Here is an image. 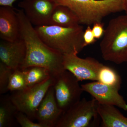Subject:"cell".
<instances>
[{
	"label": "cell",
	"instance_id": "3957f363",
	"mask_svg": "<svg viewBox=\"0 0 127 127\" xmlns=\"http://www.w3.org/2000/svg\"><path fill=\"white\" fill-rule=\"evenodd\" d=\"M102 58L117 64L127 63V15L111 19L100 42Z\"/></svg>",
	"mask_w": 127,
	"mask_h": 127
},
{
	"label": "cell",
	"instance_id": "7a4b0ae2",
	"mask_svg": "<svg viewBox=\"0 0 127 127\" xmlns=\"http://www.w3.org/2000/svg\"><path fill=\"white\" fill-rule=\"evenodd\" d=\"M35 29L47 45L63 55L78 54L85 47L84 31L80 25L71 27L43 25L35 26Z\"/></svg>",
	"mask_w": 127,
	"mask_h": 127
},
{
	"label": "cell",
	"instance_id": "6da1fadb",
	"mask_svg": "<svg viewBox=\"0 0 127 127\" xmlns=\"http://www.w3.org/2000/svg\"><path fill=\"white\" fill-rule=\"evenodd\" d=\"M15 10L19 21L20 37L26 47V59L21 70L30 67H41L47 69L53 77L66 70L63 66V54L42 41L23 10Z\"/></svg>",
	"mask_w": 127,
	"mask_h": 127
},
{
	"label": "cell",
	"instance_id": "8fae6325",
	"mask_svg": "<svg viewBox=\"0 0 127 127\" xmlns=\"http://www.w3.org/2000/svg\"><path fill=\"white\" fill-rule=\"evenodd\" d=\"M26 56L25 42L20 38L14 41L1 40V62L13 70H21Z\"/></svg>",
	"mask_w": 127,
	"mask_h": 127
},
{
	"label": "cell",
	"instance_id": "cb8c5ba5",
	"mask_svg": "<svg viewBox=\"0 0 127 127\" xmlns=\"http://www.w3.org/2000/svg\"><path fill=\"white\" fill-rule=\"evenodd\" d=\"M17 0H0V5L13 7V4Z\"/></svg>",
	"mask_w": 127,
	"mask_h": 127
},
{
	"label": "cell",
	"instance_id": "7402d4cb",
	"mask_svg": "<svg viewBox=\"0 0 127 127\" xmlns=\"http://www.w3.org/2000/svg\"><path fill=\"white\" fill-rule=\"evenodd\" d=\"M83 40L85 47L93 44L97 40L94 35L92 29L90 26H88L86 30L84 31Z\"/></svg>",
	"mask_w": 127,
	"mask_h": 127
},
{
	"label": "cell",
	"instance_id": "7c38bea8",
	"mask_svg": "<svg viewBox=\"0 0 127 127\" xmlns=\"http://www.w3.org/2000/svg\"><path fill=\"white\" fill-rule=\"evenodd\" d=\"M63 113L58 105L52 86L37 108L35 119L45 127H55Z\"/></svg>",
	"mask_w": 127,
	"mask_h": 127
},
{
	"label": "cell",
	"instance_id": "52a82bcc",
	"mask_svg": "<svg viewBox=\"0 0 127 127\" xmlns=\"http://www.w3.org/2000/svg\"><path fill=\"white\" fill-rule=\"evenodd\" d=\"M54 78L55 97L58 107L64 112L81 100L83 91L79 81L68 71Z\"/></svg>",
	"mask_w": 127,
	"mask_h": 127
},
{
	"label": "cell",
	"instance_id": "4fadbf2b",
	"mask_svg": "<svg viewBox=\"0 0 127 127\" xmlns=\"http://www.w3.org/2000/svg\"><path fill=\"white\" fill-rule=\"evenodd\" d=\"M0 37L9 41L20 38L19 21L14 7H0Z\"/></svg>",
	"mask_w": 127,
	"mask_h": 127
},
{
	"label": "cell",
	"instance_id": "d4e9b609",
	"mask_svg": "<svg viewBox=\"0 0 127 127\" xmlns=\"http://www.w3.org/2000/svg\"><path fill=\"white\" fill-rule=\"evenodd\" d=\"M124 11L127 15V0H124Z\"/></svg>",
	"mask_w": 127,
	"mask_h": 127
},
{
	"label": "cell",
	"instance_id": "30bf717a",
	"mask_svg": "<svg viewBox=\"0 0 127 127\" xmlns=\"http://www.w3.org/2000/svg\"><path fill=\"white\" fill-rule=\"evenodd\" d=\"M81 86L83 92L89 94L98 103L113 105L123 109L127 104L118 90L98 81L82 84Z\"/></svg>",
	"mask_w": 127,
	"mask_h": 127
},
{
	"label": "cell",
	"instance_id": "8992f818",
	"mask_svg": "<svg viewBox=\"0 0 127 127\" xmlns=\"http://www.w3.org/2000/svg\"><path fill=\"white\" fill-rule=\"evenodd\" d=\"M97 102L94 98H83L64 112L55 127H87L99 117Z\"/></svg>",
	"mask_w": 127,
	"mask_h": 127
},
{
	"label": "cell",
	"instance_id": "277c9868",
	"mask_svg": "<svg viewBox=\"0 0 127 127\" xmlns=\"http://www.w3.org/2000/svg\"><path fill=\"white\" fill-rule=\"evenodd\" d=\"M68 7L79 18L80 24L91 26L102 22L110 14L124 11V0H53Z\"/></svg>",
	"mask_w": 127,
	"mask_h": 127
},
{
	"label": "cell",
	"instance_id": "9a60e30c",
	"mask_svg": "<svg viewBox=\"0 0 127 127\" xmlns=\"http://www.w3.org/2000/svg\"><path fill=\"white\" fill-rule=\"evenodd\" d=\"M80 25L79 18L68 7L57 5L53 12L48 25L71 27Z\"/></svg>",
	"mask_w": 127,
	"mask_h": 127
},
{
	"label": "cell",
	"instance_id": "2e32d148",
	"mask_svg": "<svg viewBox=\"0 0 127 127\" xmlns=\"http://www.w3.org/2000/svg\"><path fill=\"white\" fill-rule=\"evenodd\" d=\"M9 96L0 98V127H10L14 125V119L18 111Z\"/></svg>",
	"mask_w": 127,
	"mask_h": 127
},
{
	"label": "cell",
	"instance_id": "484cf974",
	"mask_svg": "<svg viewBox=\"0 0 127 127\" xmlns=\"http://www.w3.org/2000/svg\"><path fill=\"white\" fill-rule=\"evenodd\" d=\"M123 110H125V111H127V104H126Z\"/></svg>",
	"mask_w": 127,
	"mask_h": 127
},
{
	"label": "cell",
	"instance_id": "5b68a950",
	"mask_svg": "<svg viewBox=\"0 0 127 127\" xmlns=\"http://www.w3.org/2000/svg\"><path fill=\"white\" fill-rule=\"evenodd\" d=\"M54 82V77L51 76L39 84L13 92L10 98L18 111L25 113L33 121L35 119L38 107Z\"/></svg>",
	"mask_w": 127,
	"mask_h": 127
},
{
	"label": "cell",
	"instance_id": "d6986e66",
	"mask_svg": "<svg viewBox=\"0 0 127 127\" xmlns=\"http://www.w3.org/2000/svg\"><path fill=\"white\" fill-rule=\"evenodd\" d=\"M27 87L23 71L19 69L14 70L9 79L8 91L14 92L22 91Z\"/></svg>",
	"mask_w": 127,
	"mask_h": 127
},
{
	"label": "cell",
	"instance_id": "ba28073f",
	"mask_svg": "<svg viewBox=\"0 0 127 127\" xmlns=\"http://www.w3.org/2000/svg\"><path fill=\"white\" fill-rule=\"evenodd\" d=\"M63 64L65 70L71 73L79 81H97L98 72L103 64L93 58H81L76 53L63 55Z\"/></svg>",
	"mask_w": 127,
	"mask_h": 127
},
{
	"label": "cell",
	"instance_id": "ffe728a7",
	"mask_svg": "<svg viewBox=\"0 0 127 127\" xmlns=\"http://www.w3.org/2000/svg\"><path fill=\"white\" fill-rule=\"evenodd\" d=\"M14 70L0 62V93L3 94L8 92L9 79Z\"/></svg>",
	"mask_w": 127,
	"mask_h": 127
},
{
	"label": "cell",
	"instance_id": "44dd1931",
	"mask_svg": "<svg viewBox=\"0 0 127 127\" xmlns=\"http://www.w3.org/2000/svg\"><path fill=\"white\" fill-rule=\"evenodd\" d=\"M15 119L18 123L22 127H45L41 124L32 122L26 114L20 111L17 112Z\"/></svg>",
	"mask_w": 127,
	"mask_h": 127
},
{
	"label": "cell",
	"instance_id": "5bb4252c",
	"mask_svg": "<svg viewBox=\"0 0 127 127\" xmlns=\"http://www.w3.org/2000/svg\"><path fill=\"white\" fill-rule=\"evenodd\" d=\"M98 114L103 127H127V118L113 105L100 104L97 105Z\"/></svg>",
	"mask_w": 127,
	"mask_h": 127
},
{
	"label": "cell",
	"instance_id": "603a6c76",
	"mask_svg": "<svg viewBox=\"0 0 127 127\" xmlns=\"http://www.w3.org/2000/svg\"><path fill=\"white\" fill-rule=\"evenodd\" d=\"M93 25V27L92 29L95 39H99L103 37L105 32L104 23L102 22H100L95 23Z\"/></svg>",
	"mask_w": 127,
	"mask_h": 127
},
{
	"label": "cell",
	"instance_id": "e0dca14e",
	"mask_svg": "<svg viewBox=\"0 0 127 127\" xmlns=\"http://www.w3.org/2000/svg\"><path fill=\"white\" fill-rule=\"evenodd\" d=\"M97 81L119 91L121 88V77L116 70L109 66L103 64L98 72Z\"/></svg>",
	"mask_w": 127,
	"mask_h": 127
},
{
	"label": "cell",
	"instance_id": "ac0fdd59",
	"mask_svg": "<svg viewBox=\"0 0 127 127\" xmlns=\"http://www.w3.org/2000/svg\"><path fill=\"white\" fill-rule=\"evenodd\" d=\"M23 71L27 87L39 84L52 76L47 69L41 67H30Z\"/></svg>",
	"mask_w": 127,
	"mask_h": 127
},
{
	"label": "cell",
	"instance_id": "9c48e42d",
	"mask_svg": "<svg viewBox=\"0 0 127 127\" xmlns=\"http://www.w3.org/2000/svg\"><path fill=\"white\" fill-rule=\"evenodd\" d=\"M57 4L53 0H22L18 6L32 25H48L53 12Z\"/></svg>",
	"mask_w": 127,
	"mask_h": 127
}]
</instances>
